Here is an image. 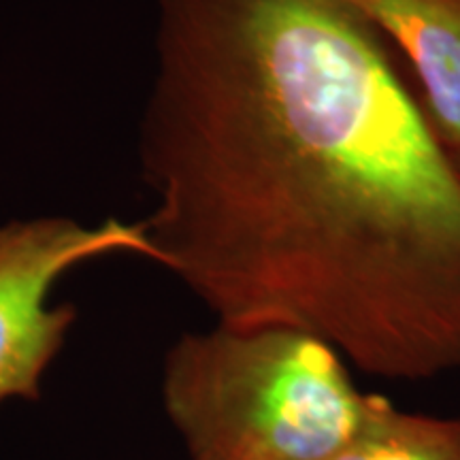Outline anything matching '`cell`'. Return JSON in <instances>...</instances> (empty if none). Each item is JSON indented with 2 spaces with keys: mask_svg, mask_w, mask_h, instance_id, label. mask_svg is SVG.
<instances>
[{
  "mask_svg": "<svg viewBox=\"0 0 460 460\" xmlns=\"http://www.w3.org/2000/svg\"><path fill=\"white\" fill-rule=\"evenodd\" d=\"M141 126L154 262L233 329L367 376L460 369V172L349 0H158Z\"/></svg>",
  "mask_w": 460,
  "mask_h": 460,
  "instance_id": "1",
  "label": "cell"
},
{
  "mask_svg": "<svg viewBox=\"0 0 460 460\" xmlns=\"http://www.w3.org/2000/svg\"><path fill=\"white\" fill-rule=\"evenodd\" d=\"M163 396L192 460H332L373 401L320 337L222 324L172 345Z\"/></svg>",
  "mask_w": 460,
  "mask_h": 460,
  "instance_id": "2",
  "label": "cell"
},
{
  "mask_svg": "<svg viewBox=\"0 0 460 460\" xmlns=\"http://www.w3.org/2000/svg\"><path fill=\"white\" fill-rule=\"evenodd\" d=\"M332 460H460V418L402 411L373 394L352 439Z\"/></svg>",
  "mask_w": 460,
  "mask_h": 460,
  "instance_id": "5",
  "label": "cell"
},
{
  "mask_svg": "<svg viewBox=\"0 0 460 460\" xmlns=\"http://www.w3.org/2000/svg\"><path fill=\"white\" fill-rule=\"evenodd\" d=\"M132 254L154 261L143 222L109 217L84 226L71 217H37L0 226V402L37 399L77 312L51 305L58 281L79 264Z\"/></svg>",
  "mask_w": 460,
  "mask_h": 460,
  "instance_id": "3",
  "label": "cell"
},
{
  "mask_svg": "<svg viewBox=\"0 0 460 460\" xmlns=\"http://www.w3.org/2000/svg\"><path fill=\"white\" fill-rule=\"evenodd\" d=\"M405 58L447 152H460V0H349Z\"/></svg>",
  "mask_w": 460,
  "mask_h": 460,
  "instance_id": "4",
  "label": "cell"
},
{
  "mask_svg": "<svg viewBox=\"0 0 460 460\" xmlns=\"http://www.w3.org/2000/svg\"><path fill=\"white\" fill-rule=\"evenodd\" d=\"M454 163H456V169H458V172H460V152L458 154H454Z\"/></svg>",
  "mask_w": 460,
  "mask_h": 460,
  "instance_id": "6",
  "label": "cell"
}]
</instances>
